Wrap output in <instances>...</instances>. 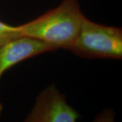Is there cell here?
<instances>
[{
  "instance_id": "3",
  "label": "cell",
  "mask_w": 122,
  "mask_h": 122,
  "mask_svg": "<svg viewBox=\"0 0 122 122\" xmlns=\"http://www.w3.org/2000/svg\"><path fill=\"white\" fill-rule=\"evenodd\" d=\"M79 113L67 102L65 94L52 83L40 92L24 122H77Z\"/></svg>"
},
{
  "instance_id": "5",
  "label": "cell",
  "mask_w": 122,
  "mask_h": 122,
  "mask_svg": "<svg viewBox=\"0 0 122 122\" xmlns=\"http://www.w3.org/2000/svg\"><path fill=\"white\" fill-rule=\"evenodd\" d=\"M20 35L17 26H12L0 20V46Z\"/></svg>"
},
{
  "instance_id": "4",
  "label": "cell",
  "mask_w": 122,
  "mask_h": 122,
  "mask_svg": "<svg viewBox=\"0 0 122 122\" xmlns=\"http://www.w3.org/2000/svg\"><path fill=\"white\" fill-rule=\"evenodd\" d=\"M55 50L49 44L28 37H19L0 46V79L14 66L30 58ZM3 105L0 101V117Z\"/></svg>"
},
{
  "instance_id": "1",
  "label": "cell",
  "mask_w": 122,
  "mask_h": 122,
  "mask_svg": "<svg viewBox=\"0 0 122 122\" xmlns=\"http://www.w3.org/2000/svg\"><path fill=\"white\" fill-rule=\"evenodd\" d=\"M85 17L78 0H62L57 7L17 27L21 37L44 41L55 50H68L78 36Z\"/></svg>"
},
{
  "instance_id": "2",
  "label": "cell",
  "mask_w": 122,
  "mask_h": 122,
  "mask_svg": "<svg viewBox=\"0 0 122 122\" xmlns=\"http://www.w3.org/2000/svg\"><path fill=\"white\" fill-rule=\"evenodd\" d=\"M86 58H122V29L85 17L78 36L68 49Z\"/></svg>"
},
{
  "instance_id": "6",
  "label": "cell",
  "mask_w": 122,
  "mask_h": 122,
  "mask_svg": "<svg viewBox=\"0 0 122 122\" xmlns=\"http://www.w3.org/2000/svg\"><path fill=\"white\" fill-rule=\"evenodd\" d=\"M92 122H115V112L112 109H105Z\"/></svg>"
}]
</instances>
